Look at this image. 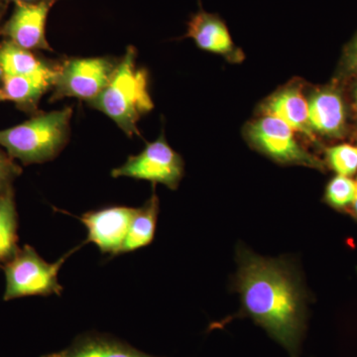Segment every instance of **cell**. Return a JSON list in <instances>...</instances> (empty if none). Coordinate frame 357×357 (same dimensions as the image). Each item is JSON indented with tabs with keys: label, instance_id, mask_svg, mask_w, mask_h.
<instances>
[{
	"label": "cell",
	"instance_id": "obj_8",
	"mask_svg": "<svg viewBox=\"0 0 357 357\" xmlns=\"http://www.w3.org/2000/svg\"><path fill=\"white\" fill-rule=\"evenodd\" d=\"M134 213L135 208L115 206L84 213L79 218L88 229L84 243H95L102 255H121Z\"/></svg>",
	"mask_w": 357,
	"mask_h": 357
},
{
	"label": "cell",
	"instance_id": "obj_28",
	"mask_svg": "<svg viewBox=\"0 0 357 357\" xmlns=\"http://www.w3.org/2000/svg\"><path fill=\"white\" fill-rule=\"evenodd\" d=\"M49 1L53 2V3H55V2L57 1V0H49Z\"/></svg>",
	"mask_w": 357,
	"mask_h": 357
},
{
	"label": "cell",
	"instance_id": "obj_21",
	"mask_svg": "<svg viewBox=\"0 0 357 357\" xmlns=\"http://www.w3.org/2000/svg\"><path fill=\"white\" fill-rule=\"evenodd\" d=\"M344 73L349 76L357 75V34L345 49Z\"/></svg>",
	"mask_w": 357,
	"mask_h": 357
},
{
	"label": "cell",
	"instance_id": "obj_4",
	"mask_svg": "<svg viewBox=\"0 0 357 357\" xmlns=\"http://www.w3.org/2000/svg\"><path fill=\"white\" fill-rule=\"evenodd\" d=\"M84 244L72 249L55 263L45 261L31 245L26 244L2 266L6 282L3 300L7 302L31 296H61L64 288L59 283V271L66 260Z\"/></svg>",
	"mask_w": 357,
	"mask_h": 357
},
{
	"label": "cell",
	"instance_id": "obj_27",
	"mask_svg": "<svg viewBox=\"0 0 357 357\" xmlns=\"http://www.w3.org/2000/svg\"><path fill=\"white\" fill-rule=\"evenodd\" d=\"M0 82H2V70H1V65H0Z\"/></svg>",
	"mask_w": 357,
	"mask_h": 357
},
{
	"label": "cell",
	"instance_id": "obj_9",
	"mask_svg": "<svg viewBox=\"0 0 357 357\" xmlns=\"http://www.w3.org/2000/svg\"><path fill=\"white\" fill-rule=\"evenodd\" d=\"M185 38H191L202 50L222 56L231 64L243 63L244 52L236 46L225 21L217 13L203 8L192 14Z\"/></svg>",
	"mask_w": 357,
	"mask_h": 357
},
{
	"label": "cell",
	"instance_id": "obj_16",
	"mask_svg": "<svg viewBox=\"0 0 357 357\" xmlns=\"http://www.w3.org/2000/svg\"><path fill=\"white\" fill-rule=\"evenodd\" d=\"M18 218L13 187L0 196V266L17 255Z\"/></svg>",
	"mask_w": 357,
	"mask_h": 357
},
{
	"label": "cell",
	"instance_id": "obj_23",
	"mask_svg": "<svg viewBox=\"0 0 357 357\" xmlns=\"http://www.w3.org/2000/svg\"><path fill=\"white\" fill-rule=\"evenodd\" d=\"M351 215H354V218L357 220V180H356V196H354V202H352L351 206Z\"/></svg>",
	"mask_w": 357,
	"mask_h": 357
},
{
	"label": "cell",
	"instance_id": "obj_14",
	"mask_svg": "<svg viewBox=\"0 0 357 357\" xmlns=\"http://www.w3.org/2000/svg\"><path fill=\"white\" fill-rule=\"evenodd\" d=\"M0 65L2 76H23L44 79L55 84L58 69H52L48 65L33 55L31 51L26 50L13 43L3 42L0 46Z\"/></svg>",
	"mask_w": 357,
	"mask_h": 357
},
{
	"label": "cell",
	"instance_id": "obj_24",
	"mask_svg": "<svg viewBox=\"0 0 357 357\" xmlns=\"http://www.w3.org/2000/svg\"><path fill=\"white\" fill-rule=\"evenodd\" d=\"M7 4L8 3L6 2V0H0V20H1L4 11H6Z\"/></svg>",
	"mask_w": 357,
	"mask_h": 357
},
{
	"label": "cell",
	"instance_id": "obj_7",
	"mask_svg": "<svg viewBox=\"0 0 357 357\" xmlns=\"http://www.w3.org/2000/svg\"><path fill=\"white\" fill-rule=\"evenodd\" d=\"M116 66L105 58L72 59L58 69L53 100L72 96L91 102L107 88Z\"/></svg>",
	"mask_w": 357,
	"mask_h": 357
},
{
	"label": "cell",
	"instance_id": "obj_20",
	"mask_svg": "<svg viewBox=\"0 0 357 357\" xmlns=\"http://www.w3.org/2000/svg\"><path fill=\"white\" fill-rule=\"evenodd\" d=\"M21 169L14 163L13 158L0 150V196L10 189L14 178L20 176Z\"/></svg>",
	"mask_w": 357,
	"mask_h": 357
},
{
	"label": "cell",
	"instance_id": "obj_12",
	"mask_svg": "<svg viewBox=\"0 0 357 357\" xmlns=\"http://www.w3.org/2000/svg\"><path fill=\"white\" fill-rule=\"evenodd\" d=\"M307 98L312 133L326 137H342L347 126V112L344 100L337 89H314Z\"/></svg>",
	"mask_w": 357,
	"mask_h": 357
},
{
	"label": "cell",
	"instance_id": "obj_19",
	"mask_svg": "<svg viewBox=\"0 0 357 357\" xmlns=\"http://www.w3.org/2000/svg\"><path fill=\"white\" fill-rule=\"evenodd\" d=\"M328 165L338 176L349 177L357 173V147L349 144L335 145L326 149Z\"/></svg>",
	"mask_w": 357,
	"mask_h": 357
},
{
	"label": "cell",
	"instance_id": "obj_11",
	"mask_svg": "<svg viewBox=\"0 0 357 357\" xmlns=\"http://www.w3.org/2000/svg\"><path fill=\"white\" fill-rule=\"evenodd\" d=\"M260 115H269L285 122L295 132L316 142L309 124V107L304 93V84L301 79H293L271 93L260 105Z\"/></svg>",
	"mask_w": 357,
	"mask_h": 357
},
{
	"label": "cell",
	"instance_id": "obj_10",
	"mask_svg": "<svg viewBox=\"0 0 357 357\" xmlns=\"http://www.w3.org/2000/svg\"><path fill=\"white\" fill-rule=\"evenodd\" d=\"M53 4L44 0L37 3L15 6L13 15L2 26L0 33L8 41L26 50H51L45 30Z\"/></svg>",
	"mask_w": 357,
	"mask_h": 357
},
{
	"label": "cell",
	"instance_id": "obj_2",
	"mask_svg": "<svg viewBox=\"0 0 357 357\" xmlns=\"http://www.w3.org/2000/svg\"><path fill=\"white\" fill-rule=\"evenodd\" d=\"M135 57V49L129 47L107 88L89 102L129 136L138 134L136 123L154 107L148 91L147 72L136 68Z\"/></svg>",
	"mask_w": 357,
	"mask_h": 357
},
{
	"label": "cell",
	"instance_id": "obj_13",
	"mask_svg": "<svg viewBox=\"0 0 357 357\" xmlns=\"http://www.w3.org/2000/svg\"><path fill=\"white\" fill-rule=\"evenodd\" d=\"M41 357H158L135 349L119 338L98 333L77 335L63 351Z\"/></svg>",
	"mask_w": 357,
	"mask_h": 357
},
{
	"label": "cell",
	"instance_id": "obj_26",
	"mask_svg": "<svg viewBox=\"0 0 357 357\" xmlns=\"http://www.w3.org/2000/svg\"><path fill=\"white\" fill-rule=\"evenodd\" d=\"M4 100H8V98H7V96H6V93H4V91H2V89H0V102H4Z\"/></svg>",
	"mask_w": 357,
	"mask_h": 357
},
{
	"label": "cell",
	"instance_id": "obj_17",
	"mask_svg": "<svg viewBox=\"0 0 357 357\" xmlns=\"http://www.w3.org/2000/svg\"><path fill=\"white\" fill-rule=\"evenodd\" d=\"M2 86V91L8 100H13L22 107H31L38 102L45 91L53 86V84L34 77L3 75Z\"/></svg>",
	"mask_w": 357,
	"mask_h": 357
},
{
	"label": "cell",
	"instance_id": "obj_25",
	"mask_svg": "<svg viewBox=\"0 0 357 357\" xmlns=\"http://www.w3.org/2000/svg\"><path fill=\"white\" fill-rule=\"evenodd\" d=\"M354 107H356V114H357V82H356V84H354Z\"/></svg>",
	"mask_w": 357,
	"mask_h": 357
},
{
	"label": "cell",
	"instance_id": "obj_18",
	"mask_svg": "<svg viewBox=\"0 0 357 357\" xmlns=\"http://www.w3.org/2000/svg\"><path fill=\"white\" fill-rule=\"evenodd\" d=\"M356 191V181L344 176H335L326 188L325 202L337 211L351 208Z\"/></svg>",
	"mask_w": 357,
	"mask_h": 357
},
{
	"label": "cell",
	"instance_id": "obj_15",
	"mask_svg": "<svg viewBox=\"0 0 357 357\" xmlns=\"http://www.w3.org/2000/svg\"><path fill=\"white\" fill-rule=\"evenodd\" d=\"M159 198L155 192L146 203L135 208L128 234L121 249V255L146 248L152 243L159 215Z\"/></svg>",
	"mask_w": 357,
	"mask_h": 357
},
{
	"label": "cell",
	"instance_id": "obj_1",
	"mask_svg": "<svg viewBox=\"0 0 357 357\" xmlns=\"http://www.w3.org/2000/svg\"><path fill=\"white\" fill-rule=\"evenodd\" d=\"M234 287L241 295V316L262 326L290 357H299L306 330V297L300 278L285 261L237 251Z\"/></svg>",
	"mask_w": 357,
	"mask_h": 357
},
{
	"label": "cell",
	"instance_id": "obj_3",
	"mask_svg": "<svg viewBox=\"0 0 357 357\" xmlns=\"http://www.w3.org/2000/svg\"><path fill=\"white\" fill-rule=\"evenodd\" d=\"M72 112L68 107L0 130V145L11 158L20 159L25 165L55 158L67 141Z\"/></svg>",
	"mask_w": 357,
	"mask_h": 357
},
{
	"label": "cell",
	"instance_id": "obj_6",
	"mask_svg": "<svg viewBox=\"0 0 357 357\" xmlns=\"http://www.w3.org/2000/svg\"><path fill=\"white\" fill-rule=\"evenodd\" d=\"M184 160L167 143L162 135L136 156L129 157L123 165L112 170L114 178L129 177L162 184L177 190L184 177Z\"/></svg>",
	"mask_w": 357,
	"mask_h": 357
},
{
	"label": "cell",
	"instance_id": "obj_22",
	"mask_svg": "<svg viewBox=\"0 0 357 357\" xmlns=\"http://www.w3.org/2000/svg\"><path fill=\"white\" fill-rule=\"evenodd\" d=\"M41 1H44V0H6V2H7V3H9V2H13V3L15 4V6H18V4L37 3V2Z\"/></svg>",
	"mask_w": 357,
	"mask_h": 357
},
{
	"label": "cell",
	"instance_id": "obj_5",
	"mask_svg": "<svg viewBox=\"0 0 357 357\" xmlns=\"http://www.w3.org/2000/svg\"><path fill=\"white\" fill-rule=\"evenodd\" d=\"M243 135L249 146L275 163L321 171L325 168L323 161L297 140L295 131L276 117L260 115L245 124Z\"/></svg>",
	"mask_w": 357,
	"mask_h": 357
}]
</instances>
